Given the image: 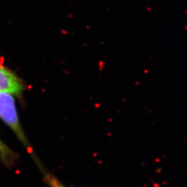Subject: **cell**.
I'll use <instances>...</instances> for the list:
<instances>
[{
	"label": "cell",
	"instance_id": "6da1fadb",
	"mask_svg": "<svg viewBox=\"0 0 187 187\" xmlns=\"http://www.w3.org/2000/svg\"><path fill=\"white\" fill-rule=\"evenodd\" d=\"M0 118L12 129L18 139L29 149V144L19 123L14 98L8 93L0 92Z\"/></svg>",
	"mask_w": 187,
	"mask_h": 187
},
{
	"label": "cell",
	"instance_id": "7a4b0ae2",
	"mask_svg": "<svg viewBox=\"0 0 187 187\" xmlns=\"http://www.w3.org/2000/svg\"><path fill=\"white\" fill-rule=\"evenodd\" d=\"M24 90V86L14 73L0 66V92L20 96Z\"/></svg>",
	"mask_w": 187,
	"mask_h": 187
},
{
	"label": "cell",
	"instance_id": "3957f363",
	"mask_svg": "<svg viewBox=\"0 0 187 187\" xmlns=\"http://www.w3.org/2000/svg\"><path fill=\"white\" fill-rule=\"evenodd\" d=\"M0 153L2 154L3 159H8L9 157H11L10 154L11 153V152L9 150H8L6 146L4 145L0 141Z\"/></svg>",
	"mask_w": 187,
	"mask_h": 187
}]
</instances>
